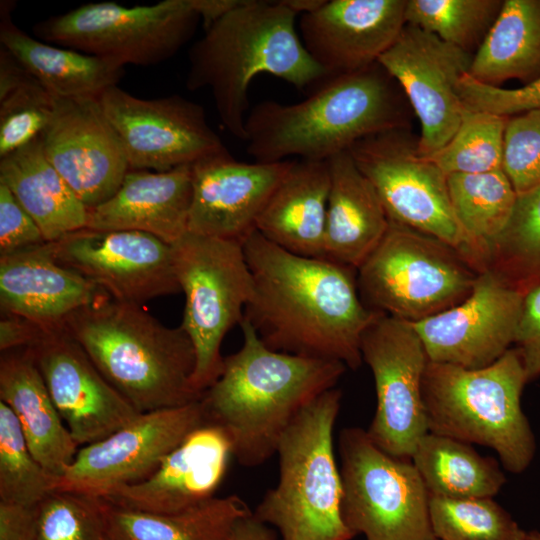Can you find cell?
<instances>
[{
  "label": "cell",
  "mask_w": 540,
  "mask_h": 540,
  "mask_svg": "<svg viewBox=\"0 0 540 540\" xmlns=\"http://www.w3.org/2000/svg\"><path fill=\"white\" fill-rule=\"evenodd\" d=\"M243 250L253 279L244 319L265 345L358 369L362 335L380 312L363 303L356 270L293 254L256 230Z\"/></svg>",
  "instance_id": "obj_1"
},
{
  "label": "cell",
  "mask_w": 540,
  "mask_h": 540,
  "mask_svg": "<svg viewBox=\"0 0 540 540\" xmlns=\"http://www.w3.org/2000/svg\"><path fill=\"white\" fill-rule=\"evenodd\" d=\"M241 348L224 357L219 378L202 394L205 422L226 434L233 457L255 467L276 454L286 429L347 367L335 360L270 349L243 318Z\"/></svg>",
  "instance_id": "obj_2"
},
{
  "label": "cell",
  "mask_w": 540,
  "mask_h": 540,
  "mask_svg": "<svg viewBox=\"0 0 540 540\" xmlns=\"http://www.w3.org/2000/svg\"><path fill=\"white\" fill-rule=\"evenodd\" d=\"M296 16L282 0H242L190 48L186 88L209 89L222 125L242 141L248 89L257 75L270 74L298 89L329 76L304 48Z\"/></svg>",
  "instance_id": "obj_3"
},
{
  "label": "cell",
  "mask_w": 540,
  "mask_h": 540,
  "mask_svg": "<svg viewBox=\"0 0 540 540\" xmlns=\"http://www.w3.org/2000/svg\"><path fill=\"white\" fill-rule=\"evenodd\" d=\"M391 79L376 63L327 76L300 102L262 101L245 120L246 151L257 162L289 156L328 161L359 140L402 128L403 109Z\"/></svg>",
  "instance_id": "obj_4"
},
{
  "label": "cell",
  "mask_w": 540,
  "mask_h": 540,
  "mask_svg": "<svg viewBox=\"0 0 540 540\" xmlns=\"http://www.w3.org/2000/svg\"><path fill=\"white\" fill-rule=\"evenodd\" d=\"M65 328L140 413L201 398L191 386L196 355L189 336L180 326H164L141 305L108 296L74 312Z\"/></svg>",
  "instance_id": "obj_5"
},
{
  "label": "cell",
  "mask_w": 540,
  "mask_h": 540,
  "mask_svg": "<svg viewBox=\"0 0 540 540\" xmlns=\"http://www.w3.org/2000/svg\"><path fill=\"white\" fill-rule=\"evenodd\" d=\"M527 382L515 347L477 369L429 361L422 381L428 431L491 448L507 471L522 473L536 451L521 406Z\"/></svg>",
  "instance_id": "obj_6"
},
{
  "label": "cell",
  "mask_w": 540,
  "mask_h": 540,
  "mask_svg": "<svg viewBox=\"0 0 540 540\" xmlns=\"http://www.w3.org/2000/svg\"><path fill=\"white\" fill-rule=\"evenodd\" d=\"M342 392L332 388L309 403L277 446L279 479L253 515L280 540H351L342 517L343 486L333 431Z\"/></svg>",
  "instance_id": "obj_7"
},
{
  "label": "cell",
  "mask_w": 540,
  "mask_h": 540,
  "mask_svg": "<svg viewBox=\"0 0 540 540\" xmlns=\"http://www.w3.org/2000/svg\"><path fill=\"white\" fill-rule=\"evenodd\" d=\"M478 275L445 243L390 220L356 281L369 309L414 324L463 301Z\"/></svg>",
  "instance_id": "obj_8"
},
{
  "label": "cell",
  "mask_w": 540,
  "mask_h": 540,
  "mask_svg": "<svg viewBox=\"0 0 540 540\" xmlns=\"http://www.w3.org/2000/svg\"><path fill=\"white\" fill-rule=\"evenodd\" d=\"M174 270L185 295L180 327L196 355L192 389L200 396L223 370L221 345L240 325L253 292L243 244L191 232L172 244Z\"/></svg>",
  "instance_id": "obj_9"
},
{
  "label": "cell",
  "mask_w": 540,
  "mask_h": 540,
  "mask_svg": "<svg viewBox=\"0 0 540 540\" xmlns=\"http://www.w3.org/2000/svg\"><path fill=\"white\" fill-rule=\"evenodd\" d=\"M348 151L376 189L390 220L445 243L478 274L487 270V254L456 218L447 175L418 154L402 128L366 137Z\"/></svg>",
  "instance_id": "obj_10"
},
{
  "label": "cell",
  "mask_w": 540,
  "mask_h": 540,
  "mask_svg": "<svg viewBox=\"0 0 540 540\" xmlns=\"http://www.w3.org/2000/svg\"><path fill=\"white\" fill-rule=\"evenodd\" d=\"M338 451L342 517L354 536L437 540L430 520V494L411 459L386 453L359 427L340 432Z\"/></svg>",
  "instance_id": "obj_11"
},
{
  "label": "cell",
  "mask_w": 540,
  "mask_h": 540,
  "mask_svg": "<svg viewBox=\"0 0 540 540\" xmlns=\"http://www.w3.org/2000/svg\"><path fill=\"white\" fill-rule=\"evenodd\" d=\"M201 20L191 0H162L126 7L115 2L86 3L38 22L42 41L112 61L150 66L173 57Z\"/></svg>",
  "instance_id": "obj_12"
},
{
  "label": "cell",
  "mask_w": 540,
  "mask_h": 540,
  "mask_svg": "<svg viewBox=\"0 0 540 540\" xmlns=\"http://www.w3.org/2000/svg\"><path fill=\"white\" fill-rule=\"evenodd\" d=\"M360 350L376 390L367 434L386 453L411 459L429 432L422 397L429 358L423 343L412 323L380 312L364 331Z\"/></svg>",
  "instance_id": "obj_13"
},
{
  "label": "cell",
  "mask_w": 540,
  "mask_h": 540,
  "mask_svg": "<svg viewBox=\"0 0 540 540\" xmlns=\"http://www.w3.org/2000/svg\"><path fill=\"white\" fill-rule=\"evenodd\" d=\"M99 101L124 147L129 170L165 172L227 151L205 109L183 96L142 99L116 85Z\"/></svg>",
  "instance_id": "obj_14"
},
{
  "label": "cell",
  "mask_w": 540,
  "mask_h": 540,
  "mask_svg": "<svg viewBox=\"0 0 540 540\" xmlns=\"http://www.w3.org/2000/svg\"><path fill=\"white\" fill-rule=\"evenodd\" d=\"M200 399L150 411L106 438L79 448L74 461L54 479V491L104 496L149 477L193 430L205 424Z\"/></svg>",
  "instance_id": "obj_15"
},
{
  "label": "cell",
  "mask_w": 540,
  "mask_h": 540,
  "mask_svg": "<svg viewBox=\"0 0 540 540\" xmlns=\"http://www.w3.org/2000/svg\"><path fill=\"white\" fill-rule=\"evenodd\" d=\"M52 255L112 299L142 305L181 291L172 245L138 231L82 228L48 242Z\"/></svg>",
  "instance_id": "obj_16"
},
{
  "label": "cell",
  "mask_w": 540,
  "mask_h": 540,
  "mask_svg": "<svg viewBox=\"0 0 540 540\" xmlns=\"http://www.w3.org/2000/svg\"><path fill=\"white\" fill-rule=\"evenodd\" d=\"M472 56L436 35L406 24L377 63L402 87L421 125L422 157L442 149L456 133L465 108L458 83Z\"/></svg>",
  "instance_id": "obj_17"
},
{
  "label": "cell",
  "mask_w": 540,
  "mask_h": 540,
  "mask_svg": "<svg viewBox=\"0 0 540 540\" xmlns=\"http://www.w3.org/2000/svg\"><path fill=\"white\" fill-rule=\"evenodd\" d=\"M523 298V293L486 270L463 301L413 327L429 361L483 368L512 348Z\"/></svg>",
  "instance_id": "obj_18"
},
{
  "label": "cell",
  "mask_w": 540,
  "mask_h": 540,
  "mask_svg": "<svg viewBox=\"0 0 540 540\" xmlns=\"http://www.w3.org/2000/svg\"><path fill=\"white\" fill-rule=\"evenodd\" d=\"M41 139L49 162L88 209L108 200L129 171L124 147L99 97H55Z\"/></svg>",
  "instance_id": "obj_19"
},
{
  "label": "cell",
  "mask_w": 540,
  "mask_h": 540,
  "mask_svg": "<svg viewBox=\"0 0 540 540\" xmlns=\"http://www.w3.org/2000/svg\"><path fill=\"white\" fill-rule=\"evenodd\" d=\"M53 403L79 447L100 441L140 414L63 327L30 347Z\"/></svg>",
  "instance_id": "obj_20"
},
{
  "label": "cell",
  "mask_w": 540,
  "mask_h": 540,
  "mask_svg": "<svg viewBox=\"0 0 540 540\" xmlns=\"http://www.w3.org/2000/svg\"><path fill=\"white\" fill-rule=\"evenodd\" d=\"M292 162H241L227 150L194 163L188 232L243 244Z\"/></svg>",
  "instance_id": "obj_21"
},
{
  "label": "cell",
  "mask_w": 540,
  "mask_h": 540,
  "mask_svg": "<svg viewBox=\"0 0 540 540\" xmlns=\"http://www.w3.org/2000/svg\"><path fill=\"white\" fill-rule=\"evenodd\" d=\"M407 0H326L301 15L300 39L313 61L329 76L375 65L397 40Z\"/></svg>",
  "instance_id": "obj_22"
},
{
  "label": "cell",
  "mask_w": 540,
  "mask_h": 540,
  "mask_svg": "<svg viewBox=\"0 0 540 540\" xmlns=\"http://www.w3.org/2000/svg\"><path fill=\"white\" fill-rule=\"evenodd\" d=\"M231 457V444L223 430L205 423L187 435L149 477L102 498L131 511L180 512L215 497Z\"/></svg>",
  "instance_id": "obj_23"
},
{
  "label": "cell",
  "mask_w": 540,
  "mask_h": 540,
  "mask_svg": "<svg viewBox=\"0 0 540 540\" xmlns=\"http://www.w3.org/2000/svg\"><path fill=\"white\" fill-rule=\"evenodd\" d=\"M109 295L59 264L48 242L0 256L1 312L59 328L74 312Z\"/></svg>",
  "instance_id": "obj_24"
},
{
  "label": "cell",
  "mask_w": 540,
  "mask_h": 540,
  "mask_svg": "<svg viewBox=\"0 0 540 540\" xmlns=\"http://www.w3.org/2000/svg\"><path fill=\"white\" fill-rule=\"evenodd\" d=\"M192 177V165L129 170L108 200L88 209L86 227L143 232L172 245L188 232Z\"/></svg>",
  "instance_id": "obj_25"
},
{
  "label": "cell",
  "mask_w": 540,
  "mask_h": 540,
  "mask_svg": "<svg viewBox=\"0 0 540 540\" xmlns=\"http://www.w3.org/2000/svg\"><path fill=\"white\" fill-rule=\"evenodd\" d=\"M0 401L15 414L37 461L61 476L80 447L56 409L30 347L1 352Z\"/></svg>",
  "instance_id": "obj_26"
},
{
  "label": "cell",
  "mask_w": 540,
  "mask_h": 540,
  "mask_svg": "<svg viewBox=\"0 0 540 540\" xmlns=\"http://www.w3.org/2000/svg\"><path fill=\"white\" fill-rule=\"evenodd\" d=\"M328 163L324 259L357 270L384 237L390 220L376 189L348 150Z\"/></svg>",
  "instance_id": "obj_27"
},
{
  "label": "cell",
  "mask_w": 540,
  "mask_h": 540,
  "mask_svg": "<svg viewBox=\"0 0 540 540\" xmlns=\"http://www.w3.org/2000/svg\"><path fill=\"white\" fill-rule=\"evenodd\" d=\"M329 190L328 161L293 160L261 211L256 231L293 254L324 258Z\"/></svg>",
  "instance_id": "obj_28"
},
{
  "label": "cell",
  "mask_w": 540,
  "mask_h": 540,
  "mask_svg": "<svg viewBox=\"0 0 540 540\" xmlns=\"http://www.w3.org/2000/svg\"><path fill=\"white\" fill-rule=\"evenodd\" d=\"M12 1L0 4V46L55 97H99L116 86L124 67L70 48L33 38L12 20Z\"/></svg>",
  "instance_id": "obj_29"
},
{
  "label": "cell",
  "mask_w": 540,
  "mask_h": 540,
  "mask_svg": "<svg viewBox=\"0 0 540 540\" xmlns=\"http://www.w3.org/2000/svg\"><path fill=\"white\" fill-rule=\"evenodd\" d=\"M0 183L34 219L46 242L87 225L88 208L47 159L41 136L0 158Z\"/></svg>",
  "instance_id": "obj_30"
},
{
  "label": "cell",
  "mask_w": 540,
  "mask_h": 540,
  "mask_svg": "<svg viewBox=\"0 0 540 540\" xmlns=\"http://www.w3.org/2000/svg\"><path fill=\"white\" fill-rule=\"evenodd\" d=\"M468 74L495 87L511 79L540 77V0H505L472 56Z\"/></svg>",
  "instance_id": "obj_31"
},
{
  "label": "cell",
  "mask_w": 540,
  "mask_h": 540,
  "mask_svg": "<svg viewBox=\"0 0 540 540\" xmlns=\"http://www.w3.org/2000/svg\"><path fill=\"white\" fill-rule=\"evenodd\" d=\"M105 503L113 540H227L238 521L252 513L236 495L214 497L169 514L131 511Z\"/></svg>",
  "instance_id": "obj_32"
},
{
  "label": "cell",
  "mask_w": 540,
  "mask_h": 540,
  "mask_svg": "<svg viewBox=\"0 0 540 540\" xmlns=\"http://www.w3.org/2000/svg\"><path fill=\"white\" fill-rule=\"evenodd\" d=\"M411 461L430 496L493 498L506 479L493 458L480 455L468 443L432 432L418 442Z\"/></svg>",
  "instance_id": "obj_33"
},
{
  "label": "cell",
  "mask_w": 540,
  "mask_h": 540,
  "mask_svg": "<svg viewBox=\"0 0 540 540\" xmlns=\"http://www.w3.org/2000/svg\"><path fill=\"white\" fill-rule=\"evenodd\" d=\"M452 208L468 236L487 254L507 227L518 198L501 169L447 176Z\"/></svg>",
  "instance_id": "obj_34"
},
{
  "label": "cell",
  "mask_w": 540,
  "mask_h": 540,
  "mask_svg": "<svg viewBox=\"0 0 540 540\" xmlns=\"http://www.w3.org/2000/svg\"><path fill=\"white\" fill-rule=\"evenodd\" d=\"M55 96L0 46V158L42 135Z\"/></svg>",
  "instance_id": "obj_35"
},
{
  "label": "cell",
  "mask_w": 540,
  "mask_h": 540,
  "mask_svg": "<svg viewBox=\"0 0 540 540\" xmlns=\"http://www.w3.org/2000/svg\"><path fill=\"white\" fill-rule=\"evenodd\" d=\"M487 270L523 294L540 284V185L518 195L507 227L489 246Z\"/></svg>",
  "instance_id": "obj_36"
},
{
  "label": "cell",
  "mask_w": 540,
  "mask_h": 540,
  "mask_svg": "<svg viewBox=\"0 0 540 540\" xmlns=\"http://www.w3.org/2000/svg\"><path fill=\"white\" fill-rule=\"evenodd\" d=\"M502 5L501 0H407L405 22L469 52L480 46Z\"/></svg>",
  "instance_id": "obj_37"
},
{
  "label": "cell",
  "mask_w": 540,
  "mask_h": 540,
  "mask_svg": "<svg viewBox=\"0 0 540 540\" xmlns=\"http://www.w3.org/2000/svg\"><path fill=\"white\" fill-rule=\"evenodd\" d=\"M437 540H523L526 531L492 498L430 496Z\"/></svg>",
  "instance_id": "obj_38"
},
{
  "label": "cell",
  "mask_w": 540,
  "mask_h": 540,
  "mask_svg": "<svg viewBox=\"0 0 540 540\" xmlns=\"http://www.w3.org/2000/svg\"><path fill=\"white\" fill-rule=\"evenodd\" d=\"M508 118L465 106L454 136L442 149L426 158L447 176L501 169Z\"/></svg>",
  "instance_id": "obj_39"
},
{
  "label": "cell",
  "mask_w": 540,
  "mask_h": 540,
  "mask_svg": "<svg viewBox=\"0 0 540 540\" xmlns=\"http://www.w3.org/2000/svg\"><path fill=\"white\" fill-rule=\"evenodd\" d=\"M54 479L32 454L13 411L0 401V501L38 505L54 491Z\"/></svg>",
  "instance_id": "obj_40"
},
{
  "label": "cell",
  "mask_w": 540,
  "mask_h": 540,
  "mask_svg": "<svg viewBox=\"0 0 540 540\" xmlns=\"http://www.w3.org/2000/svg\"><path fill=\"white\" fill-rule=\"evenodd\" d=\"M38 540H113L105 500L80 492H51L39 504Z\"/></svg>",
  "instance_id": "obj_41"
},
{
  "label": "cell",
  "mask_w": 540,
  "mask_h": 540,
  "mask_svg": "<svg viewBox=\"0 0 540 540\" xmlns=\"http://www.w3.org/2000/svg\"><path fill=\"white\" fill-rule=\"evenodd\" d=\"M502 170L517 195L540 185V109L508 118L503 138Z\"/></svg>",
  "instance_id": "obj_42"
},
{
  "label": "cell",
  "mask_w": 540,
  "mask_h": 540,
  "mask_svg": "<svg viewBox=\"0 0 540 540\" xmlns=\"http://www.w3.org/2000/svg\"><path fill=\"white\" fill-rule=\"evenodd\" d=\"M458 94L469 109L511 117L540 109V77L520 88L505 89L481 83L466 73L459 80Z\"/></svg>",
  "instance_id": "obj_43"
},
{
  "label": "cell",
  "mask_w": 540,
  "mask_h": 540,
  "mask_svg": "<svg viewBox=\"0 0 540 540\" xmlns=\"http://www.w3.org/2000/svg\"><path fill=\"white\" fill-rule=\"evenodd\" d=\"M45 242L34 219L13 193L0 183V256Z\"/></svg>",
  "instance_id": "obj_44"
},
{
  "label": "cell",
  "mask_w": 540,
  "mask_h": 540,
  "mask_svg": "<svg viewBox=\"0 0 540 540\" xmlns=\"http://www.w3.org/2000/svg\"><path fill=\"white\" fill-rule=\"evenodd\" d=\"M515 348L520 354L528 380L540 376V284L524 294L517 327Z\"/></svg>",
  "instance_id": "obj_45"
},
{
  "label": "cell",
  "mask_w": 540,
  "mask_h": 540,
  "mask_svg": "<svg viewBox=\"0 0 540 540\" xmlns=\"http://www.w3.org/2000/svg\"><path fill=\"white\" fill-rule=\"evenodd\" d=\"M39 504L0 501V540H38Z\"/></svg>",
  "instance_id": "obj_46"
},
{
  "label": "cell",
  "mask_w": 540,
  "mask_h": 540,
  "mask_svg": "<svg viewBox=\"0 0 540 540\" xmlns=\"http://www.w3.org/2000/svg\"><path fill=\"white\" fill-rule=\"evenodd\" d=\"M47 330L25 317L1 312L0 350L5 352L32 347L40 341Z\"/></svg>",
  "instance_id": "obj_47"
},
{
  "label": "cell",
  "mask_w": 540,
  "mask_h": 540,
  "mask_svg": "<svg viewBox=\"0 0 540 540\" xmlns=\"http://www.w3.org/2000/svg\"><path fill=\"white\" fill-rule=\"evenodd\" d=\"M227 540H277L275 530L259 521L253 512L235 525Z\"/></svg>",
  "instance_id": "obj_48"
},
{
  "label": "cell",
  "mask_w": 540,
  "mask_h": 540,
  "mask_svg": "<svg viewBox=\"0 0 540 540\" xmlns=\"http://www.w3.org/2000/svg\"><path fill=\"white\" fill-rule=\"evenodd\" d=\"M207 29L214 22L236 8L242 0H191Z\"/></svg>",
  "instance_id": "obj_49"
},
{
  "label": "cell",
  "mask_w": 540,
  "mask_h": 540,
  "mask_svg": "<svg viewBox=\"0 0 540 540\" xmlns=\"http://www.w3.org/2000/svg\"><path fill=\"white\" fill-rule=\"evenodd\" d=\"M326 0H282L297 15L311 13L320 8Z\"/></svg>",
  "instance_id": "obj_50"
},
{
  "label": "cell",
  "mask_w": 540,
  "mask_h": 540,
  "mask_svg": "<svg viewBox=\"0 0 540 540\" xmlns=\"http://www.w3.org/2000/svg\"><path fill=\"white\" fill-rule=\"evenodd\" d=\"M523 540H540V532L536 530L526 532Z\"/></svg>",
  "instance_id": "obj_51"
}]
</instances>
